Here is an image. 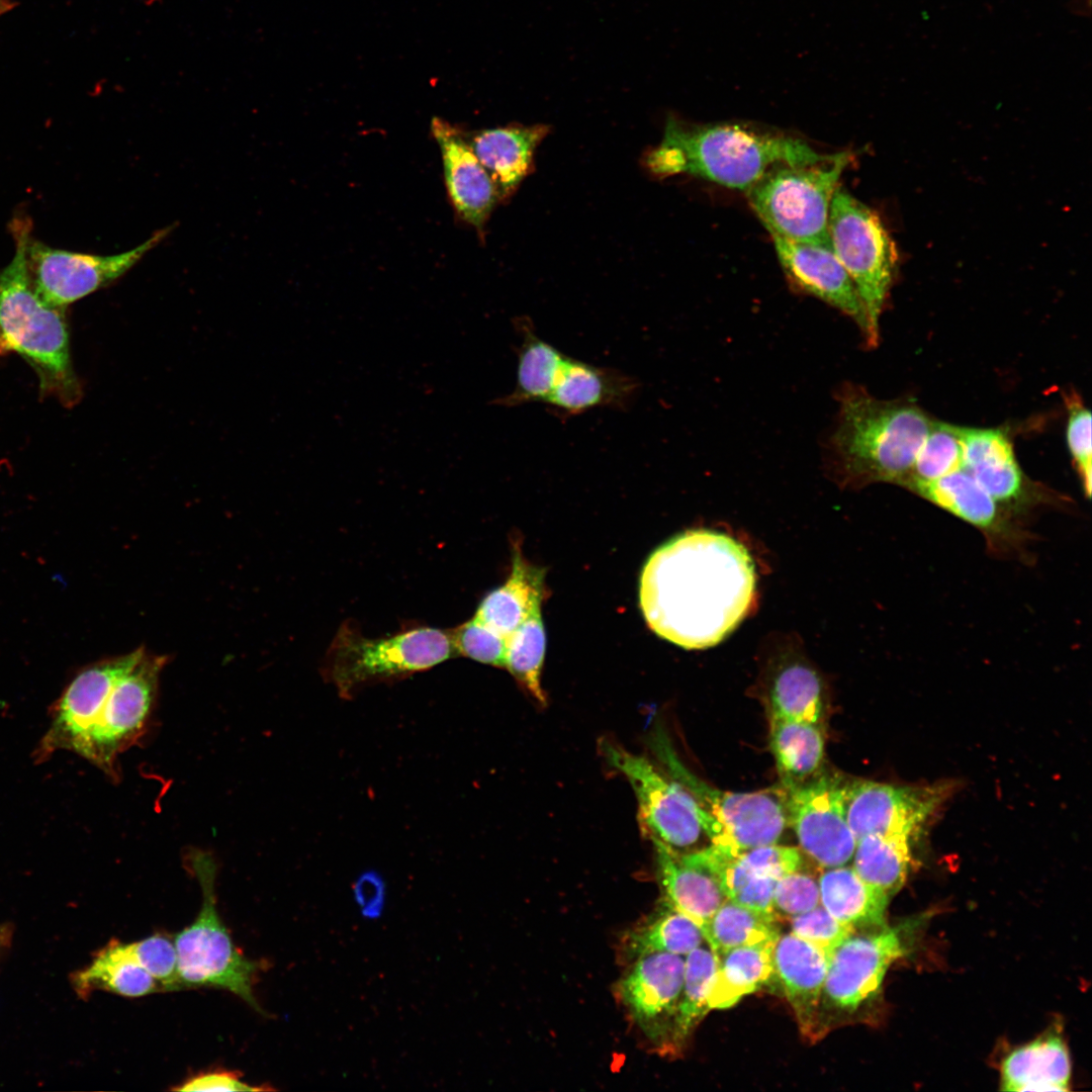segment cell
<instances>
[{"instance_id": "ac0fdd59", "label": "cell", "mask_w": 1092, "mask_h": 1092, "mask_svg": "<svg viewBox=\"0 0 1092 1092\" xmlns=\"http://www.w3.org/2000/svg\"><path fill=\"white\" fill-rule=\"evenodd\" d=\"M961 436L962 467L1011 516L1018 520L1042 503L1041 493L1023 474L1002 430L961 427Z\"/></svg>"}, {"instance_id": "52a82bcc", "label": "cell", "mask_w": 1092, "mask_h": 1092, "mask_svg": "<svg viewBox=\"0 0 1092 1092\" xmlns=\"http://www.w3.org/2000/svg\"><path fill=\"white\" fill-rule=\"evenodd\" d=\"M450 631L417 627L369 638L344 623L326 653L324 675L350 698L367 685L404 678L455 656Z\"/></svg>"}, {"instance_id": "9c48e42d", "label": "cell", "mask_w": 1092, "mask_h": 1092, "mask_svg": "<svg viewBox=\"0 0 1092 1092\" xmlns=\"http://www.w3.org/2000/svg\"><path fill=\"white\" fill-rule=\"evenodd\" d=\"M188 860L200 885L202 903L195 920L174 937L183 988L224 989L264 1014L253 991L261 965L238 950L217 912L216 863L200 850H193Z\"/></svg>"}, {"instance_id": "b9f144b4", "label": "cell", "mask_w": 1092, "mask_h": 1092, "mask_svg": "<svg viewBox=\"0 0 1092 1092\" xmlns=\"http://www.w3.org/2000/svg\"><path fill=\"white\" fill-rule=\"evenodd\" d=\"M129 944L138 962L164 991L183 988L174 939L159 933Z\"/></svg>"}, {"instance_id": "8d00e7d4", "label": "cell", "mask_w": 1092, "mask_h": 1092, "mask_svg": "<svg viewBox=\"0 0 1092 1092\" xmlns=\"http://www.w3.org/2000/svg\"><path fill=\"white\" fill-rule=\"evenodd\" d=\"M716 957L744 945L776 941L779 922L727 899L703 931Z\"/></svg>"}, {"instance_id": "cb8c5ba5", "label": "cell", "mask_w": 1092, "mask_h": 1092, "mask_svg": "<svg viewBox=\"0 0 1092 1092\" xmlns=\"http://www.w3.org/2000/svg\"><path fill=\"white\" fill-rule=\"evenodd\" d=\"M546 569L529 562L523 555L521 541H513L512 569L500 586L489 592L479 603L473 617L508 637L536 609L546 596Z\"/></svg>"}, {"instance_id": "7a4b0ae2", "label": "cell", "mask_w": 1092, "mask_h": 1092, "mask_svg": "<svg viewBox=\"0 0 1092 1092\" xmlns=\"http://www.w3.org/2000/svg\"><path fill=\"white\" fill-rule=\"evenodd\" d=\"M168 659L139 647L84 669L59 701L40 753L70 750L115 778L118 755L146 734Z\"/></svg>"}, {"instance_id": "ee69618b", "label": "cell", "mask_w": 1092, "mask_h": 1092, "mask_svg": "<svg viewBox=\"0 0 1092 1092\" xmlns=\"http://www.w3.org/2000/svg\"><path fill=\"white\" fill-rule=\"evenodd\" d=\"M798 937L829 953L853 931L835 919L821 904L789 920Z\"/></svg>"}, {"instance_id": "7c38bea8", "label": "cell", "mask_w": 1092, "mask_h": 1092, "mask_svg": "<svg viewBox=\"0 0 1092 1092\" xmlns=\"http://www.w3.org/2000/svg\"><path fill=\"white\" fill-rule=\"evenodd\" d=\"M830 248L853 281L874 331L893 284L898 253L878 213L843 189H836L828 216Z\"/></svg>"}, {"instance_id": "4fadbf2b", "label": "cell", "mask_w": 1092, "mask_h": 1092, "mask_svg": "<svg viewBox=\"0 0 1092 1092\" xmlns=\"http://www.w3.org/2000/svg\"><path fill=\"white\" fill-rule=\"evenodd\" d=\"M172 229H162L138 247L109 256L61 250L30 237L26 257L33 288L47 304L64 308L122 276Z\"/></svg>"}, {"instance_id": "5b68a950", "label": "cell", "mask_w": 1092, "mask_h": 1092, "mask_svg": "<svg viewBox=\"0 0 1092 1092\" xmlns=\"http://www.w3.org/2000/svg\"><path fill=\"white\" fill-rule=\"evenodd\" d=\"M9 229L15 252L0 271V355L17 353L36 373L42 395L74 404L81 389L71 361L64 308L47 304L33 288L26 257L30 219L13 218Z\"/></svg>"}, {"instance_id": "836d02e7", "label": "cell", "mask_w": 1092, "mask_h": 1092, "mask_svg": "<svg viewBox=\"0 0 1092 1092\" xmlns=\"http://www.w3.org/2000/svg\"><path fill=\"white\" fill-rule=\"evenodd\" d=\"M514 327L521 339L517 350L516 385L511 393L492 401L495 405L507 407L542 402L550 374L563 354L541 339L528 318H518Z\"/></svg>"}, {"instance_id": "4dcf8cb0", "label": "cell", "mask_w": 1092, "mask_h": 1092, "mask_svg": "<svg viewBox=\"0 0 1092 1092\" xmlns=\"http://www.w3.org/2000/svg\"><path fill=\"white\" fill-rule=\"evenodd\" d=\"M775 942L739 946L717 957L708 996L710 1010L729 1008L770 983Z\"/></svg>"}, {"instance_id": "ab89813d", "label": "cell", "mask_w": 1092, "mask_h": 1092, "mask_svg": "<svg viewBox=\"0 0 1092 1092\" xmlns=\"http://www.w3.org/2000/svg\"><path fill=\"white\" fill-rule=\"evenodd\" d=\"M456 655L497 667H505L507 638L475 617L450 631Z\"/></svg>"}, {"instance_id": "d4e9b609", "label": "cell", "mask_w": 1092, "mask_h": 1092, "mask_svg": "<svg viewBox=\"0 0 1092 1092\" xmlns=\"http://www.w3.org/2000/svg\"><path fill=\"white\" fill-rule=\"evenodd\" d=\"M548 126H508L474 132L466 140L489 175L499 199L511 194L528 174L535 149Z\"/></svg>"}, {"instance_id": "ffe728a7", "label": "cell", "mask_w": 1092, "mask_h": 1092, "mask_svg": "<svg viewBox=\"0 0 1092 1092\" xmlns=\"http://www.w3.org/2000/svg\"><path fill=\"white\" fill-rule=\"evenodd\" d=\"M638 389L639 382L622 371L564 354L551 375L542 403L563 418L597 407L625 410Z\"/></svg>"}, {"instance_id": "f546056e", "label": "cell", "mask_w": 1092, "mask_h": 1092, "mask_svg": "<svg viewBox=\"0 0 1092 1092\" xmlns=\"http://www.w3.org/2000/svg\"><path fill=\"white\" fill-rule=\"evenodd\" d=\"M72 981L81 996L105 990L135 998L164 991L138 962L130 944L117 940L100 949L88 967L73 975Z\"/></svg>"}, {"instance_id": "4316f807", "label": "cell", "mask_w": 1092, "mask_h": 1092, "mask_svg": "<svg viewBox=\"0 0 1092 1092\" xmlns=\"http://www.w3.org/2000/svg\"><path fill=\"white\" fill-rule=\"evenodd\" d=\"M1071 1061L1065 1041L1058 1035L1040 1036L1012 1051L1003 1061L1004 1091H1067Z\"/></svg>"}, {"instance_id": "7dc6e473", "label": "cell", "mask_w": 1092, "mask_h": 1092, "mask_svg": "<svg viewBox=\"0 0 1092 1092\" xmlns=\"http://www.w3.org/2000/svg\"><path fill=\"white\" fill-rule=\"evenodd\" d=\"M13 6L12 0H0V15L9 11Z\"/></svg>"}, {"instance_id": "1f68e13d", "label": "cell", "mask_w": 1092, "mask_h": 1092, "mask_svg": "<svg viewBox=\"0 0 1092 1092\" xmlns=\"http://www.w3.org/2000/svg\"><path fill=\"white\" fill-rule=\"evenodd\" d=\"M717 957L702 945L685 957L684 982L671 1025L668 1057L685 1052L696 1027L710 1011L708 996Z\"/></svg>"}, {"instance_id": "74e56055", "label": "cell", "mask_w": 1092, "mask_h": 1092, "mask_svg": "<svg viewBox=\"0 0 1092 1092\" xmlns=\"http://www.w3.org/2000/svg\"><path fill=\"white\" fill-rule=\"evenodd\" d=\"M545 650L546 634L538 608L507 637L505 667L541 704H546L541 686Z\"/></svg>"}, {"instance_id": "f6af8a7d", "label": "cell", "mask_w": 1092, "mask_h": 1092, "mask_svg": "<svg viewBox=\"0 0 1092 1092\" xmlns=\"http://www.w3.org/2000/svg\"><path fill=\"white\" fill-rule=\"evenodd\" d=\"M353 895L365 919L377 920L382 916L386 901V887L379 873L374 870L363 872L353 885Z\"/></svg>"}, {"instance_id": "9a60e30c", "label": "cell", "mask_w": 1092, "mask_h": 1092, "mask_svg": "<svg viewBox=\"0 0 1092 1092\" xmlns=\"http://www.w3.org/2000/svg\"><path fill=\"white\" fill-rule=\"evenodd\" d=\"M614 996L649 1046L667 1056L671 1025L684 982L685 957L649 952L623 965Z\"/></svg>"}, {"instance_id": "277c9868", "label": "cell", "mask_w": 1092, "mask_h": 1092, "mask_svg": "<svg viewBox=\"0 0 1092 1092\" xmlns=\"http://www.w3.org/2000/svg\"><path fill=\"white\" fill-rule=\"evenodd\" d=\"M836 398V421L826 443L834 477L848 486H903L933 421L913 401L879 399L851 383Z\"/></svg>"}, {"instance_id": "30bf717a", "label": "cell", "mask_w": 1092, "mask_h": 1092, "mask_svg": "<svg viewBox=\"0 0 1092 1092\" xmlns=\"http://www.w3.org/2000/svg\"><path fill=\"white\" fill-rule=\"evenodd\" d=\"M908 925L887 924L850 933L828 956L818 1034L850 1023L880 992L890 966L908 948Z\"/></svg>"}, {"instance_id": "83f0119b", "label": "cell", "mask_w": 1092, "mask_h": 1092, "mask_svg": "<svg viewBox=\"0 0 1092 1092\" xmlns=\"http://www.w3.org/2000/svg\"><path fill=\"white\" fill-rule=\"evenodd\" d=\"M699 925L685 913L660 899L649 914L626 929L619 938L618 958L622 965L649 952L686 957L703 944Z\"/></svg>"}, {"instance_id": "d6986e66", "label": "cell", "mask_w": 1092, "mask_h": 1092, "mask_svg": "<svg viewBox=\"0 0 1092 1092\" xmlns=\"http://www.w3.org/2000/svg\"><path fill=\"white\" fill-rule=\"evenodd\" d=\"M906 488L978 528L996 548L1016 547L1024 537L1018 520L963 467L934 480L910 482Z\"/></svg>"}, {"instance_id": "7bdbcfd3", "label": "cell", "mask_w": 1092, "mask_h": 1092, "mask_svg": "<svg viewBox=\"0 0 1092 1092\" xmlns=\"http://www.w3.org/2000/svg\"><path fill=\"white\" fill-rule=\"evenodd\" d=\"M1067 443L1076 463L1084 493H1091L1092 445L1091 413L1076 395L1067 398Z\"/></svg>"}, {"instance_id": "e0dca14e", "label": "cell", "mask_w": 1092, "mask_h": 1092, "mask_svg": "<svg viewBox=\"0 0 1092 1092\" xmlns=\"http://www.w3.org/2000/svg\"><path fill=\"white\" fill-rule=\"evenodd\" d=\"M770 237L779 262L794 285L850 317L867 346L875 347L880 336L871 325L853 281L831 248Z\"/></svg>"}, {"instance_id": "e575fe53", "label": "cell", "mask_w": 1092, "mask_h": 1092, "mask_svg": "<svg viewBox=\"0 0 1092 1092\" xmlns=\"http://www.w3.org/2000/svg\"><path fill=\"white\" fill-rule=\"evenodd\" d=\"M908 835H868L856 840L852 869L890 898L905 884L912 861Z\"/></svg>"}, {"instance_id": "484cf974", "label": "cell", "mask_w": 1092, "mask_h": 1092, "mask_svg": "<svg viewBox=\"0 0 1092 1092\" xmlns=\"http://www.w3.org/2000/svg\"><path fill=\"white\" fill-rule=\"evenodd\" d=\"M820 904L853 932L886 924L890 897L866 883L852 869H824L818 877Z\"/></svg>"}, {"instance_id": "bcb514c9", "label": "cell", "mask_w": 1092, "mask_h": 1092, "mask_svg": "<svg viewBox=\"0 0 1092 1092\" xmlns=\"http://www.w3.org/2000/svg\"><path fill=\"white\" fill-rule=\"evenodd\" d=\"M269 1090L267 1087H253L241 1080L236 1072L212 1071L195 1075L181 1086L173 1088L178 1091H261Z\"/></svg>"}, {"instance_id": "44dd1931", "label": "cell", "mask_w": 1092, "mask_h": 1092, "mask_svg": "<svg viewBox=\"0 0 1092 1092\" xmlns=\"http://www.w3.org/2000/svg\"><path fill=\"white\" fill-rule=\"evenodd\" d=\"M828 954L792 932L780 934L772 948L771 981L788 1001L801 1035L819 1041L818 1010Z\"/></svg>"}, {"instance_id": "8992f818", "label": "cell", "mask_w": 1092, "mask_h": 1092, "mask_svg": "<svg viewBox=\"0 0 1092 1092\" xmlns=\"http://www.w3.org/2000/svg\"><path fill=\"white\" fill-rule=\"evenodd\" d=\"M650 745L656 761L694 797L711 845L736 852L781 839L788 825L783 789L722 791L691 771L660 730L652 736Z\"/></svg>"}, {"instance_id": "5bb4252c", "label": "cell", "mask_w": 1092, "mask_h": 1092, "mask_svg": "<svg viewBox=\"0 0 1092 1092\" xmlns=\"http://www.w3.org/2000/svg\"><path fill=\"white\" fill-rule=\"evenodd\" d=\"M845 784L822 775L783 786L788 825L802 851L823 869L848 864L856 839L845 816Z\"/></svg>"}, {"instance_id": "60d3db41", "label": "cell", "mask_w": 1092, "mask_h": 1092, "mask_svg": "<svg viewBox=\"0 0 1092 1092\" xmlns=\"http://www.w3.org/2000/svg\"><path fill=\"white\" fill-rule=\"evenodd\" d=\"M820 904L818 878L803 867L782 877L772 897L774 916L778 922L803 914Z\"/></svg>"}, {"instance_id": "d590c367", "label": "cell", "mask_w": 1092, "mask_h": 1092, "mask_svg": "<svg viewBox=\"0 0 1092 1092\" xmlns=\"http://www.w3.org/2000/svg\"><path fill=\"white\" fill-rule=\"evenodd\" d=\"M700 852L716 874L727 899L776 920L772 897L779 880L751 870L734 851L709 845Z\"/></svg>"}, {"instance_id": "8fae6325", "label": "cell", "mask_w": 1092, "mask_h": 1092, "mask_svg": "<svg viewBox=\"0 0 1092 1092\" xmlns=\"http://www.w3.org/2000/svg\"><path fill=\"white\" fill-rule=\"evenodd\" d=\"M600 751L628 780L638 803L641 833L654 846L690 854L711 845L694 797L657 761L609 740L600 743Z\"/></svg>"}, {"instance_id": "f1b7e54d", "label": "cell", "mask_w": 1092, "mask_h": 1092, "mask_svg": "<svg viewBox=\"0 0 1092 1092\" xmlns=\"http://www.w3.org/2000/svg\"><path fill=\"white\" fill-rule=\"evenodd\" d=\"M770 718L818 724L824 708V687L818 672L800 655L778 656L768 679Z\"/></svg>"}, {"instance_id": "3957f363", "label": "cell", "mask_w": 1092, "mask_h": 1092, "mask_svg": "<svg viewBox=\"0 0 1092 1092\" xmlns=\"http://www.w3.org/2000/svg\"><path fill=\"white\" fill-rule=\"evenodd\" d=\"M834 155L783 133L737 123H689L670 115L647 166L660 177L688 174L746 193L774 167L817 164Z\"/></svg>"}, {"instance_id": "6da1fadb", "label": "cell", "mask_w": 1092, "mask_h": 1092, "mask_svg": "<svg viewBox=\"0 0 1092 1092\" xmlns=\"http://www.w3.org/2000/svg\"><path fill=\"white\" fill-rule=\"evenodd\" d=\"M755 595L751 556L733 538L690 530L657 548L641 572L648 627L685 649L717 645L744 619Z\"/></svg>"}, {"instance_id": "ba28073f", "label": "cell", "mask_w": 1092, "mask_h": 1092, "mask_svg": "<svg viewBox=\"0 0 1092 1092\" xmlns=\"http://www.w3.org/2000/svg\"><path fill=\"white\" fill-rule=\"evenodd\" d=\"M849 152L810 165H781L745 194L770 236L830 248L828 216Z\"/></svg>"}, {"instance_id": "f35d334b", "label": "cell", "mask_w": 1092, "mask_h": 1092, "mask_svg": "<svg viewBox=\"0 0 1092 1092\" xmlns=\"http://www.w3.org/2000/svg\"><path fill=\"white\" fill-rule=\"evenodd\" d=\"M963 466L961 427L933 422L913 464L906 487L913 481H930Z\"/></svg>"}, {"instance_id": "d6a6232c", "label": "cell", "mask_w": 1092, "mask_h": 1092, "mask_svg": "<svg viewBox=\"0 0 1092 1092\" xmlns=\"http://www.w3.org/2000/svg\"><path fill=\"white\" fill-rule=\"evenodd\" d=\"M769 735L783 786L804 782L818 772L825 752L818 724L770 718Z\"/></svg>"}, {"instance_id": "7402d4cb", "label": "cell", "mask_w": 1092, "mask_h": 1092, "mask_svg": "<svg viewBox=\"0 0 1092 1092\" xmlns=\"http://www.w3.org/2000/svg\"><path fill=\"white\" fill-rule=\"evenodd\" d=\"M431 129L439 145L446 188L456 212L481 230L499 199L493 182L461 131L440 118L432 120Z\"/></svg>"}, {"instance_id": "2e32d148", "label": "cell", "mask_w": 1092, "mask_h": 1092, "mask_svg": "<svg viewBox=\"0 0 1092 1092\" xmlns=\"http://www.w3.org/2000/svg\"><path fill=\"white\" fill-rule=\"evenodd\" d=\"M948 785L893 786L867 780L845 784V816L855 839L912 836L949 794Z\"/></svg>"}, {"instance_id": "603a6c76", "label": "cell", "mask_w": 1092, "mask_h": 1092, "mask_svg": "<svg viewBox=\"0 0 1092 1092\" xmlns=\"http://www.w3.org/2000/svg\"><path fill=\"white\" fill-rule=\"evenodd\" d=\"M654 849L661 899L689 916L704 931L714 913L727 900L716 874L700 851L675 854L657 846Z\"/></svg>"}]
</instances>
